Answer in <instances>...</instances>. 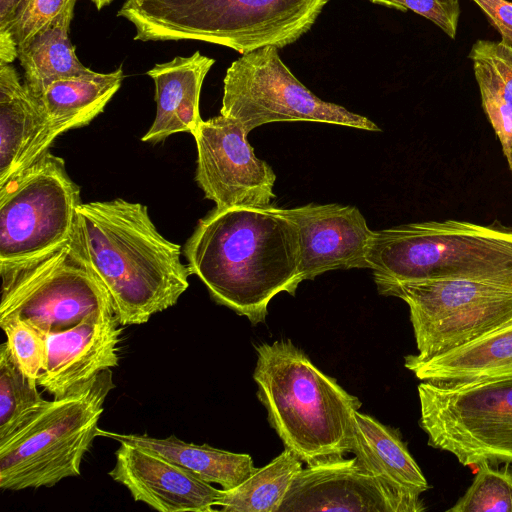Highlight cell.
<instances>
[{"label":"cell","mask_w":512,"mask_h":512,"mask_svg":"<svg viewBox=\"0 0 512 512\" xmlns=\"http://www.w3.org/2000/svg\"><path fill=\"white\" fill-rule=\"evenodd\" d=\"M115 465L108 472L134 501L160 512H211L220 489L187 469L129 443H119Z\"/></svg>","instance_id":"obj_16"},{"label":"cell","mask_w":512,"mask_h":512,"mask_svg":"<svg viewBox=\"0 0 512 512\" xmlns=\"http://www.w3.org/2000/svg\"><path fill=\"white\" fill-rule=\"evenodd\" d=\"M98 10L110 4L113 0H91Z\"/></svg>","instance_id":"obj_34"},{"label":"cell","mask_w":512,"mask_h":512,"mask_svg":"<svg viewBox=\"0 0 512 512\" xmlns=\"http://www.w3.org/2000/svg\"><path fill=\"white\" fill-rule=\"evenodd\" d=\"M97 436L151 451L210 484H218L224 490L238 486L257 469L248 454L234 453L208 444L187 443L174 435L156 438L147 434H120L98 428Z\"/></svg>","instance_id":"obj_22"},{"label":"cell","mask_w":512,"mask_h":512,"mask_svg":"<svg viewBox=\"0 0 512 512\" xmlns=\"http://www.w3.org/2000/svg\"><path fill=\"white\" fill-rule=\"evenodd\" d=\"M114 387L112 369H107L68 395L50 400L0 443V488H49L79 476L97 436L104 402Z\"/></svg>","instance_id":"obj_6"},{"label":"cell","mask_w":512,"mask_h":512,"mask_svg":"<svg viewBox=\"0 0 512 512\" xmlns=\"http://www.w3.org/2000/svg\"><path fill=\"white\" fill-rule=\"evenodd\" d=\"M329 0H143L121 7L134 40H196L241 55L266 46L284 48L306 34Z\"/></svg>","instance_id":"obj_4"},{"label":"cell","mask_w":512,"mask_h":512,"mask_svg":"<svg viewBox=\"0 0 512 512\" xmlns=\"http://www.w3.org/2000/svg\"><path fill=\"white\" fill-rule=\"evenodd\" d=\"M220 114L247 132L273 122L309 121L377 132L365 116L313 94L283 63L275 46L243 54L226 71Z\"/></svg>","instance_id":"obj_11"},{"label":"cell","mask_w":512,"mask_h":512,"mask_svg":"<svg viewBox=\"0 0 512 512\" xmlns=\"http://www.w3.org/2000/svg\"><path fill=\"white\" fill-rule=\"evenodd\" d=\"M373 3L401 11L411 10L432 21L450 38L456 37L459 0H374Z\"/></svg>","instance_id":"obj_30"},{"label":"cell","mask_w":512,"mask_h":512,"mask_svg":"<svg viewBox=\"0 0 512 512\" xmlns=\"http://www.w3.org/2000/svg\"><path fill=\"white\" fill-rule=\"evenodd\" d=\"M472 484L449 512H512V466L481 462Z\"/></svg>","instance_id":"obj_26"},{"label":"cell","mask_w":512,"mask_h":512,"mask_svg":"<svg viewBox=\"0 0 512 512\" xmlns=\"http://www.w3.org/2000/svg\"><path fill=\"white\" fill-rule=\"evenodd\" d=\"M78 0H22L7 27L0 31V63L11 64L17 48Z\"/></svg>","instance_id":"obj_27"},{"label":"cell","mask_w":512,"mask_h":512,"mask_svg":"<svg viewBox=\"0 0 512 512\" xmlns=\"http://www.w3.org/2000/svg\"><path fill=\"white\" fill-rule=\"evenodd\" d=\"M80 187L49 150L0 184V261L51 251L71 240Z\"/></svg>","instance_id":"obj_10"},{"label":"cell","mask_w":512,"mask_h":512,"mask_svg":"<svg viewBox=\"0 0 512 512\" xmlns=\"http://www.w3.org/2000/svg\"><path fill=\"white\" fill-rule=\"evenodd\" d=\"M350 453L365 471L413 498L422 500L429 488L398 431L358 410L352 417Z\"/></svg>","instance_id":"obj_20"},{"label":"cell","mask_w":512,"mask_h":512,"mask_svg":"<svg viewBox=\"0 0 512 512\" xmlns=\"http://www.w3.org/2000/svg\"><path fill=\"white\" fill-rule=\"evenodd\" d=\"M121 326L113 310H104L68 330L45 334L47 358L38 386L61 398L117 367Z\"/></svg>","instance_id":"obj_15"},{"label":"cell","mask_w":512,"mask_h":512,"mask_svg":"<svg viewBox=\"0 0 512 512\" xmlns=\"http://www.w3.org/2000/svg\"><path fill=\"white\" fill-rule=\"evenodd\" d=\"M6 345L15 363L31 381L37 382L47 358L45 334L19 319L0 323Z\"/></svg>","instance_id":"obj_29"},{"label":"cell","mask_w":512,"mask_h":512,"mask_svg":"<svg viewBox=\"0 0 512 512\" xmlns=\"http://www.w3.org/2000/svg\"><path fill=\"white\" fill-rule=\"evenodd\" d=\"M248 133L222 114L202 120L193 133L197 147L195 180L217 208L271 205L276 174L259 159Z\"/></svg>","instance_id":"obj_12"},{"label":"cell","mask_w":512,"mask_h":512,"mask_svg":"<svg viewBox=\"0 0 512 512\" xmlns=\"http://www.w3.org/2000/svg\"><path fill=\"white\" fill-rule=\"evenodd\" d=\"M0 323L24 321L43 334L68 330L112 300L72 240L46 253L0 261Z\"/></svg>","instance_id":"obj_7"},{"label":"cell","mask_w":512,"mask_h":512,"mask_svg":"<svg viewBox=\"0 0 512 512\" xmlns=\"http://www.w3.org/2000/svg\"><path fill=\"white\" fill-rule=\"evenodd\" d=\"M44 130L35 98L11 64L0 63V184L31 164Z\"/></svg>","instance_id":"obj_21"},{"label":"cell","mask_w":512,"mask_h":512,"mask_svg":"<svg viewBox=\"0 0 512 512\" xmlns=\"http://www.w3.org/2000/svg\"><path fill=\"white\" fill-rule=\"evenodd\" d=\"M71 240L108 292L122 326L148 322L189 287L181 246L162 236L141 203H81Z\"/></svg>","instance_id":"obj_2"},{"label":"cell","mask_w":512,"mask_h":512,"mask_svg":"<svg viewBox=\"0 0 512 512\" xmlns=\"http://www.w3.org/2000/svg\"><path fill=\"white\" fill-rule=\"evenodd\" d=\"M282 212L297 228L302 281L331 270L369 268L366 254L373 231L357 207L310 203Z\"/></svg>","instance_id":"obj_14"},{"label":"cell","mask_w":512,"mask_h":512,"mask_svg":"<svg viewBox=\"0 0 512 512\" xmlns=\"http://www.w3.org/2000/svg\"><path fill=\"white\" fill-rule=\"evenodd\" d=\"M366 260L375 283L512 281V226L444 220L373 231Z\"/></svg>","instance_id":"obj_5"},{"label":"cell","mask_w":512,"mask_h":512,"mask_svg":"<svg viewBox=\"0 0 512 512\" xmlns=\"http://www.w3.org/2000/svg\"><path fill=\"white\" fill-rule=\"evenodd\" d=\"M19 369L6 345L0 346V443L25 426L50 402Z\"/></svg>","instance_id":"obj_25"},{"label":"cell","mask_w":512,"mask_h":512,"mask_svg":"<svg viewBox=\"0 0 512 512\" xmlns=\"http://www.w3.org/2000/svg\"><path fill=\"white\" fill-rule=\"evenodd\" d=\"M120 66L113 72L69 77L52 83L37 100L44 119V130L33 151L31 163L68 130L88 125L102 113L121 87Z\"/></svg>","instance_id":"obj_19"},{"label":"cell","mask_w":512,"mask_h":512,"mask_svg":"<svg viewBox=\"0 0 512 512\" xmlns=\"http://www.w3.org/2000/svg\"><path fill=\"white\" fill-rule=\"evenodd\" d=\"M409 307L418 356L440 354L512 321V281L376 282Z\"/></svg>","instance_id":"obj_9"},{"label":"cell","mask_w":512,"mask_h":512,"mask_svg":"<svg viewBox=\"0 0 512 512\" xmlns=\"http://www.w3.org/2000/svg\"><path fill=\"white\" fill-rule=\"evenodd\" d=\"M143 0H126L122 7L124 8H131V7H137L141 5Z\"/></svg>","instance_id":"obj_33"},{"label":"cell","mask_w":512,"mask_h":512,"mask_svg":"<svg viewBox=\"0 0 512 512\" xmlns=\"http://www.w3.org/2000/svg\"><path fill=\"white\" fill-rule=\"evenodd\" d=\"M405 367L443 387L512 378V321L440 354L408 355Z\"/></svg>","instance_id":"obj_17"},{"label":"cell","mask_w":512,"mask_h":512,"mask_svg":"<svg viewBox=\"0 0 512 512\" xmlns=\"http://www.w3.org/2000/svg\"><path fill=\"white\" fill-rule=\"evenodd\" d=\"M22 0H0V31H3L13 17Z\"/></svg>","instance_id":"obj_32"},{"label":"cell","mask_w":512,"mask_h":512,"mask_svg":"<svg viewBox=\"0 0 512 512\" xmlns=\"http://www.w3.org/2000/svg\"><path fill=\"white\" fill-rule=\"evenodd\" d=\"M468 57L475 78L486 81L512 111V48L500 41L477 40Z\"/></svg>","instance_id":"obj_28"},{"label":"cell","mask_w":512,"mask_h":512,"mask_svg":"<svg viewBox=\"0 0 512 512\" xmlns=\"http://www.w3.org/2000/svg\"><path fill=\"white\" fill-rule=\"evenodd\" d=\"M369 1L372 2V3L374 2V0H369Z\"/></svg>","instance_id":"obj_35"},{"label":"cell","mask_w":512,"mask_h":512,"mask_svg":"<svg viewBox=\"0 0 512 512\" xmlns=\"http://www.w3.org/2000/svg\"><path fill=\"white\" fill-rule=\"evenodd\" d=\"M302 460L285 448L271 462L257 468L238 486L220 489L216 506L224 512H279Z\"/></svg>","instance_id":"obj_24"},{"label":"cell","mask_w":512,"mask_h":512,"mask_svg":"<svg viewBox=\"0 0 512 512\" xmlns=\"http://www.w3.org/2000/svg\"><path fill=\"white\" fill-rule=\"evenodd\" d=\"M215 60L196 51L191 56H176L147 71L155 84L156 117L141 138L159 143L176 133L193 135L202 121L200 93L205 76Z\"/></svg>","instance_id":"obj_18"},{"label":"cell","mask_w":512,"mask_h":512,"mask_svg":"<svg viewBox=\"0 0 512 512\" xmlns=\"http://www.w3.org/2000/svg\"><path fill=\"white\" fill-rule=\"evenodd\" d=\"M182 252L211 298L252 325L265 322L274 296L295 295L302 282L296 225L272 204L215 207Z\"/></svg>","instance_id":"obj_1"},{"label":"cell","mask_w":512,"mask_h":512,"mask_svg":"<svg viewBox=\"0 0 512 512\" xmlns=\"http://www.w3.org/2000/svg\"><path fill=\"white\" fill-rule=\"evenodd\" d=\"M418 395L430 446L464 466L512 464V378L454 387L422 381Z\"/></svg>","instance_id":"obj_8"},{"label":"cell","mask_w":512,"mask_h":512,"mask_svg":"<svg viewBox=\"0 0 512 512\" xmlns=\"http://www.w3.org/2000/svg\"><path fill=\"white\" fill-rule=\"evenodd\" d=\"M257 397L285 448L307 466L351 452L360 400L320 371L290 340L255 346Z\"/></svg>","instance_id":"obj_3"},{"label":"cell","mask_w":512,"mask_h":512,"mask_svg":"<svg viewBox=\"0 0 512 512\" xmlns=\"http://www.w3.org/2000/svg\"><path fill=\"white\" fill-rule=\"evenodd\" d=\"M413 498L365 471L354 458H330L302 468L294 477L279 512H422Z\"/></svg>","instance_id":"obj_13"},{"label":"cell","mask_w":512,"mask_h":512,"mask_svg":"<svg viewBox=\"0 0 512 512\" xmlns=\"http://www.w3.org/2000/svg\"><path fill=\"white\" fill-rule=\"evenodd\" d=\"M75 4L42 27L17 48V58L24 70L25 85L37 101L54 82L90 74V68L78 59L69 38Z\"/></svg>","instance_id":"obj_23"},{"label":"cell","mask_w":512,"mask_h":512,"mask_svg":"<svg viewBox=\"0 0 512 512\" xmlns=\"http://www.w3.org/2000/svg\"><path fill=\"white\" fill-rule=\"evenodd\" d=\"M499 32L501 41L512 48V2L508 0H473Z\"/></svg>","instance_id":"obj_31"}]
</instances>
